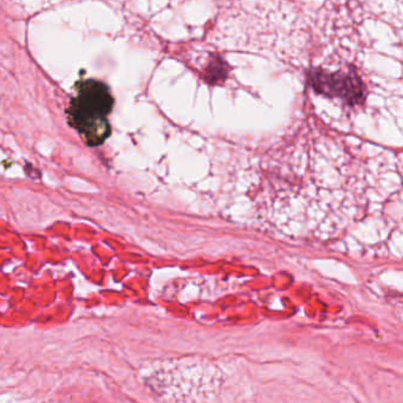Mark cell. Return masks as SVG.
<instances>
[{
  "mask_svg": "<svg viewBox=\"0 0 403 403\" xmlns=\"http://www.w3.org/2000/svg\"><path fill=\"white\" fill-rule=\"evenodd\" d=\"M114 100L106 84L86 79L77 86V96L68 110L71 126L90 147L101 146L110 134L108 114Z\"/></svg>",
  "mask_w": 403,
  "mask_h": 403,
  "instance_id": "6da1fadb",
  "label": "cell"
},
{
  "mask_svg": "<svg viewBox=\"0 0 403 403\" xmlns=\"http://www.w3.org/2000/svg\"><path fill=\"white\" fill-rule=\"evenodd\" d=\"M310 84L316 93L344 98L349 104L361 102L364 96L362 82L356 75L315 70L310 73Z\"/></svg>",
  "mask_w": 403,
  "mask_h": 403,
  "instance_id": "7a4b0ae2",
  "label": "cell"
},
{
  "mask_svg": "<svg viewBox=\"0 0 403 403\" xmlns=\"http://www.w3.org/2000/svg\"><path fill=\"white\" fill-rule=\"evenodd\" d=\"M227 70L228 66L221 58H213V61L206 70V79L212 84L216 83L220 79L226 77Z\"/></svg>",
  "mask_w": 403,
  "mask_h": 403,
  "instance_id": "3957f363",
  "label": "cell"
}]
</instances>
